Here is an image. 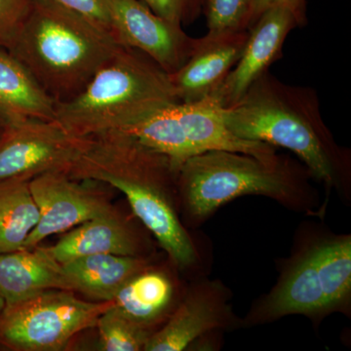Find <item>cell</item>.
I'll use <instances>...</instances> for the list:
<instances>
[{
    "label": "cell",
    "instance_id": "27",
    "mask_svg": "<svg viewBox=\"0 0 351 351\" xmlns=\"http://www.w3.org/2000/svg\"><path fill=\"white\" fill-rule=\"evenodd\" d=\"M276 5L287 6L291 9L299 20L301 27L306 24V0H252L247 27L248 29L265 11Z\"/></svg>",
    "mask_w": 351,
    "mask_h": 351
},
{
    "label": "cell",
    "instance_id": "12",
    "mask_svg": "<svg viewBox=\"0 0 351 351\" xmlns=\"http://www.w3.org/2000/svg\"><path fill=\"white\" fill-rule=\"evenodd\" d=\"M249 29L210 34L198 39L195 52L181 69L170 75L176 97L181 103L207 99L237 64Z\"/></svg>",
    "mask_w": 351,
    "mask_h": 351
},
{
    "label": "cell",
    "instance_id": "26",
    "mask_svg": "<svg viewBox=\"0 0 351 351\" xmlns=\"http://www.w3.org/2000/svg\"><path fill=\"white\" fill-rule=\"evenodd\" d=\"M112 34L110 0H48Z\"/></svg>",
    "mask_w": 351,
    "mask_h": 351
},
{
    "label": "cell",
    "instance_id": "8",
    "mask_svg": "<svg viewBox=\"0 0 351 351\" xmlns=\"http://www.w3.org/2000/svg\"><path fill=\"white\" fill-rule=\"evenodd\" d=\"M89 138L78 137L56 120L29 119L0 131V182L68 171Z\"/></svg>",
    "mask_w": 351,
    "mask_h": 351
},
{
    "label": "cell",
    "instance_id": "20",
    "mask_svg": "<svg viewBox=\"0 0 351 351\" xmlns=\"http://www.w3.org/2000/svg\"><path fill=\"white\" fill-rule=\"evenodd\" d=\"M39 219L29 179L0 182V253L24 249Z\"/></svg>",
    "mask_w": 351,
    "mask_h": 351
},
{
    "label": "cell",
    "instance_id": "10",
    "mask_svg": "<svg viewBox=\"0 0 351 351\" xmlns=\"http://www.w3.org/2000/svg\"><path fill=\"white\" fill-rule=\"evenodd\" d=\"M113 38L151 58L168 75L188 62L198 44L182 27L156 15L142 0H110Z\"/></svg>",
    "mask_w": 351,
    "mask_h": 351
},
{
    "label": "cell",
    "instance_id": "14",
    "mask_svg": "<svg viewBox=\"0 0 351 351\" xmlns=\"http://www.w3.org/2000/svg\"><path fill=\"white\" fill-rule=\"evenodd\" d=\"M149 267V262L138 256L114 254L87 256L61 263L69 290L97 302L112 301L129 279Z\"/></svg>",
    "mask_w": 351,
    "mask_h": 351
},
{
    "label": "cell",
    "instance_id": "22",
    "mask_svg": "<svg viewBox=\"0 0 351 351\" xmlns=\"http://www.w3.org/2000/svg\"><path fill=\"white\" fill-rule=\"evenodd\" d=\"M99 346L104 351L144 350L151 334L147 327L127 317L114 304L97 320Z\"/></svg>",
    "mask_w": 351,
    "mask_h": 351
},
{
    "label": "cell",
    "instance_id": "7",
    "mask_svg": "<svg viewBox=\"0 0 351 351\" xmlns=\"http://www.w3.org/2000/svg\"><path fill=\"white\" fill-rule=\"evenodd\" d=\"M112 301L86 302L73 291L50 289L0 313V346L15 351H59L84 330L96 326Z\"/></svg>",
    "mask_w": 351,
    "mask_h": 351
},
{
    "label": "cell",
    "instance_id": "11",
    "mask_svg": "<svg viewBox=\"0 0 351 351\" xmlns=\"http://www.w3.org/2000/svg\"><path fill=\"white\" fill-rule=\"evenodd\" d=\"M300 27L299 20L287 6L276 5L265 11L249 27L248 38L237 64L207 100L221 108L234 106L251 85L282 58L288 34Z\"/></svg>",
    "mask_w": 351,
    "mask_h": 351
},
{
    "label": "cell",
    "instance_id": "13",
    "mask_svg": "<svg viewBox=\"0 0 351 351\" xmlns=\"http://www.w3.org/2000/svg\"><path fill=\"white\" fill-rule=\"evenodd\" d=\"M50 289L69 290L57 263L46 247L0 253V297L13 304Z\"/></svg>",
    "mask_w": 351,
    "mask_h": 351
},
{
    "label": "cell",
    "instance_id": "3",
    "mask_svg": "<svg viewBox=\"0 0 351 351\" xmlns=\"http://www.w3.org/2000/svg\"><path fill=\"white\" fill-rule=\"evenodd\" d=\"M110 32L48 0L31 10L7 49L56 104L77 96L119 49Z\"/></svg>",
    "mask_w": 351,
    "mask_h": 351
},
{
    "label": "cell",
    "instance_id": "29",
    "mask_svg": "<svg viewBox=\"0 0 351 351\" xmlns=\"http://www.w3.org/2000/svg\"><path fill=\"white\" fill-rule=\"evenodd\" d=\"M1 129H2V126L0 125V131H1Z\"/></svg>",
    "mask_w": 351,
    "mask_h": 351
},
{
    "label": "cell",
    "instance_id": "24",
    "mask_svg": "<svg viewBox=\"0 0 351 351\" xmlns=\"http://www.w3.org/2000/svg\"><path fill=\"white\" fill-rule=\"evenodd\" d=\"M156 15L176 25L195 23L203 14L204 0H142Z\"/></svg>",
    "mask_w": 351,
    "mask_h": 351
},
{
    "label": "cell",
    "instance_id": "2",
    "mask_svg": "<svg viewBox=\"0 0 351 351\" xmlns=\"http://www.w3.org/2000/svg\"><path fill=\"white\" fill-rule=\"evenodd\" d=\"M219 112L237 137L294 152L327 186L341 181L346 159L323 121L313 88L286 84L269 71L234 106Z\"/></svg>",
    "mask_w": 351,
    "mask_h": 351
},
{
    "label": "cell",
    "instance_id": "6",
    "mask_svg": "<svg viewBox=\"0 0 351 351\" xmlns=\"http://www.w3.org/2000/svg\"><path fill=\"white\" fill-rule=\"evenodd\" d=\"M114 132L168 157L178 170L191 157L217 149L263 159L277 156L272 145L233 135L223 123L219 108L207 99L198 103L165 104Z\"/></svg>",
    "mask_w": 351,
    "mask_h": 351
},
{
    "label": "cell",
    "instance_id": "5",
    "mask_svg": "<svg viewBox=\"0 0 351 351\" xmlns=\"http://www.w3.org/2000/svg\"><path fill=\"white\" fill-rule=\"evenodd\" d=\"M302 176L295 166L278 156L263 159L217 149L184 161L178 174V189L186 211L200 219L242 195L291 199L299 191Z\"/></svg>",
    "mask_w": 351,
    "mask_h": 351
},
{
    "label": "cell",
    "instance_id": "21",
    "mask_svg": "<svg viewBox=\"0 0 351 351\" xmlns=\"http://www.w3.org/2000/svg\"><path fill=\"white\" fill-rule=\"evenodd\" d=\"M318 271L327 311L346 301L351 289L350 237L317 245Z\"/></svg>",
    "mask_w": 351,
    "mask_h": 351
},
{
    "label": "cell",
    "instance_id": "28",
    "mask_svg": "<svg viewBox=\"0 0 351 351\" xmlns=\"http://www.w3.org/2000/svg\"><path fill=\"white\" fill-rule=\"evenodd\" d=\"M4 306H5V302H4V300L0 297V313H1L2 309L4 308Z\"/></svg>",
    "mask_w": 351,
    "mask_h": 351
},
{
    "label": "cell",
    "instance_id": "15",
    "mask_svg": "<svg viewBox=\"0 0 351 351\" xmlns=\"http://www.w3.org/2000/svg\"><path fill=\"white\" fill-rule=\"evenodd\" d=\"M226 317V307L215 293H191L180 304L165 326L151 335L144 350L181 351L205 332L221 327Z\"/></svg>",
    "mask_w": 351,
    "mask_h": 351
},
{
    "label": "cell",
    "instance_id": "1",
    "mask_svg": "<svg viewBox=\"0 0 351 351\" xmlns=\"http://www.w3.org/2000/svg\"><path fill=\"white\" fill-rule=\"evenodd\" d=\"M66 173L75 179L105 184L123 193L173 262L186 269L195 262V246L170 200L179 170L168 157L119 132L89 137Z\"/></svg>",
    "mask_w": 351,
    "mask_h": 351
},
{
    "label": "cell",
    "instance_id": "9",
    "mask_svg": "<svg viewBox=\"0 0 351 351\" xmlns=\"http://www.w3.org/2000/svg\"><path fill=\"white\" fill-rule=\"evenodd\" d=\"M29 189L38 205L39 219L24 249L34 248L50 235L115 212L103 191L92 181L75 179L66 171L36 176L29 180Z\"/></svg>",
    "mask_w": 351,
    "mask_h": 351
},
{
    "label": "cell",
    "instance_id": "18",
    "mask_svg": "<svg viewBox=\"0 0 351 351\" xmlns=\"http://www.w3.org/2000/svg\"><path fill=\"white\" fill-rule=\"evenodd\" d=\"M326 311L315 246L295 263L282 282L263 302L261 317L276 319L290 314L311 315Z\"/></svg>",
    "mask_w": 351,
    "mask_h": 351
},
{
    "label": "cell",
    "instance_id": "23",
    "mask_svg": "<svg viewBox=\"0 0 351 351\" xmlns=\"http://www.w3.org/2000/svg\"><path fill=\"white\" fill-rule=\"evenodd\" d=\"M252 0H204L203 14L210 34L248 29Z\"/></svg>",
    "mask_w": 351,
    "mask_h": 351
},
{
    "label": "cell",
    "instance_id": "4",
    "mask_svg": "<svg viewBox=\"0 0 351 351\" xmlns=\"http://www.w3.org/2000/svg\"><path fill=\"white\" fill-rule=\"evenodd\" d=\"M173 101H179L170 75L144 53L121 45L77 96L56 104L54 120L73 135L94 137Z\"/></svg>",
    "mask_w": 351,
    "mask_h": 351
},
{
    "label": "cell",
    "instance_id": "16",
    "mask_svg": "<svg viewBox=\"0 0 351 351\" xmlns=\"http://www.w3.org/2000/svg\"><path fill=\"white\" fill-rule=\"evenodd\" d=\"M46 250L57 263L100 254L138 256L137 240L117 213L85 221Z\"/></svg>",
    "mask_w": 351,
    "mask_h": 351
},
{
    "label": "cell",
    "instance_id": "17",
    "mask_svg": "<svg viewBox=\"0 0 351 351\" xmlns=\"http://www.w3.org/2000/svg\"><path fill=\"white\" fill-rule=\"evenodd\" d=\"M56 103L27 69L0 49V125L29 119L54 120Z\"/></svg>",
    "mask_w": 351,
    "mask_h": 351
},
{
    "label": "cell",
    "instance_id": "19",
    "mask_svg": "<svg viewBox=\"0 0 351 351\" xmlns=\"http://www.w3.org/2000/svg\"><path fill=\"white\" fill-rule=\"evenodd\" d=\"M173 294L174 288L168 276L149 267L129 279L112 302L127 317L147 327L165 313Z\"/></svg>",
    "mask_w": 351,
    "mask_h": 351
},
{
    "label": "cell",
    "instance_id": "25",
    "mask_svg": "<svg viewBox=\"0 0 351 351\" xmlns=\"http://www.w3.org/2000/svg\"><path fill=\"white\" fill-rule=\"evenodd\" d=\"M32 0H0V49H8L24 24Z\"/></svg>",
    "mask_w": 351,
    "mask_h": 351
}]
</instances>
